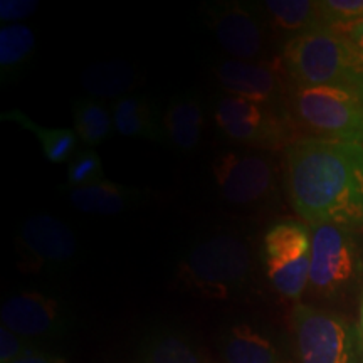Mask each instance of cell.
<instances>
[{
	"instance_id": "cell-1",
	"label": "cell",
	"mask_w": 363,
	"mask_h": 363,
	"mask_svg": "<svg viewBox=\"0 0 363 363\" xmlns=\"http://www.w3.org/2000/svg\"><path fill=\"white\" fill-rule=\"evenodd\" d=\"M283 182L310 225L363 229V143L298 136L284 150Z\"/></svg>"
},
{
	"instance_id": "cell-2",
	"label": "cell",
	"mask_w": 363,
	"mask_h": 363,
	"mask_svg": "<svg viewBox=\"0 0 363 363\" xmlns=\"http://www.w3.org/2000/svg\"><path fill=\"white\" fill-rule=\"evenodd\" d=\"M279 61L289 83L342 88L363 96V56L337 29L321 27L284 40Z\"/></svg>"
},
{
	"instance_id": "cell-3",
	"label": "cell",
	"mask_w": 363,
	"mask_h": 363,
	"mask_svg": "<svg viewBox=\"0 0 363 363\" xmlns=\"http://www.w3.org/2000/svg\"><path fill=\"white\" fill-rule=\"evenodd\" d=\"M252 267L251 244L242 235L220 230L189 249L179 264V278L195 293L227 299L246 288Z\"/></svg>"
},
{
	"instance_id": "cell-4",
	"label": "cell",
	"mask_w": 363,
	"mask_h": 363,
	"mask_svg": "<svg viewBox=\"0 0 363 363\" xmlns=\"http://www.w3.org/2000/svg\"><path fill=\"white\" fill-rule=\"evenodd\" d=\"M286 115L303 136L363 143V96L353 91L291 83Z\"/></svg>"
},
{
	"instance_id": "cell-5",
	"label": "cell",
	"mask_w": 363,
	"mask_h": 363,
	"mask_svg": "<svg viewBox=\"0 0 363 363\" xmlns=\"http://www.w3.org/2000/svg\"><path fill=\"white\" fill-rule=\"evenodd\" d=\"M220 197L239 208H262L278 199V170L272 157L257 150H229L212 162Z\"/></svg>"
},
{
	"instance_id": "cell-6",
	"label": "cell",
	"mask_w": 363,
	"mask_h": 363,
	"mask_svg": "<svg viewBox=\"0 0 363 363\" xmlns=\"http://www.w3.org/2000/svg\"><path fill=\"white\" fill-rule=\"evenodd\" d=\"M262 262L281 296L301 298L310 284L311 225L294 219L274 222L262 238Z\"/></svg>"
},
{
	"instance_id": "cell-7",
	"label": "cell",
	"mask_w": 363,
	"mask_h": 363,
	"mask_svg": "<svg viewBox=\"0 0 363 363\" xmlns=\"http://www.w3.org/2000/svg\"><path fill=\"white\" fill-rule=\"evenodd\" d=\"M293 328L299 363H358L362 333L343 316L296 305Z\"/></svg>"
},
{
	"instance_id": "cell-8",
	"label": "cell",
	"mask_w": 363,
	"mask_h": 363,
	"mask_svg": "<svg viewBox=\"0 0 363 363\" xmlns=\"http://www.w3.org/2000/svg\"><path fill=\"white\" fill-rule=\"evenodd\" d=\"M355 233L333 224L311 225V264L308 288L318 296L337 298L362 274Z\"/></svg>"
},
{
	"instance_id": "cell-9",
	"label": "cell",
	"mask_w": 363,
	"mask_h": 363,
	"mask_svg": "<svg viewBox=\"0 0 363 363\" xmlns=\"http://www.w3.org/2000/svg\"><path fill=\"white\" fill-rule=\"evenodd\" d=\"M214 120L225 138L257 152L286 150L298 138L291 121L283 113L229 94L217 101Z\"/></svg>"
},
{
	"instance_id": "cell-10",
	"label": "cell",
	"mask_w": 363,
	"mask_h": 363,
	"mask_svg": "<svg viewBox=\"0 0 363 363\" xmlns=\"http://www.w3.org/2000/svg\"><path fill=\"white\" fill-rule=\"evenodd\" d=\"M207 22L216 39L238 61L267 59V24L256 4L216 2L207 9Z\"/></svg>"
},
{
	"instance_id": "cell-11",
	"label": "cell",
	"mask_w": 363,
	"mask_h": 363,
	"mask_svg": "<svg viewBox=\"0 0 363 363\" xmlns=\"http://www.w3.org/2000/svg\"><path fill=\"white\" fill-rule=\"evenodd\" d=\"M19 266L27 272L61 271L78 252V239L65 222L48 214L29 217L16 240Z\"/></svg>"
},
{
	"instance_id": "cell-12",
	"label": "cell",
	"mask_w": 363,
	"mask_h": 363,
	"mask_svg": "<svg viewBox=\"0 0 363 363\" xmlns=\"http://www.w3.org/2000/svg\"><path fill=\"white\" fill-rule=\"evenodd\" d=\"M214 74L229 96L264 104L286 115V98L291 83L284 74L281 61L249 62L229 59L216 66Z\"/></svg>"
},
{
	"instance_id": "cell-13",
	"label": "cell",
	"mask_w": 363,
	"mask_h": 363,
	"mask_svg": "<svg viewBox=\"0 0 363 363\" xmlns=\"http://www.w3.org/2000/svg\"><path fill=\"white\" fill-rule=\"evenodd\" d=\"M2 326L22 338H56L65 333L67 315L59 299L39 291H19L2 303Z\"/></svg>"
},
{
	"instance_id": "cell-14",
	"label": "cell",
	"mask_w": 363,
	"mask_h": 363,
	"mask_svg": "<svg viewBox=\"0 0 363 363\" xmlns=\"http://www.w3.org/2000/svg\"><path fill=\"white\" fill-rule=\"evenodd\" d=\"M203 120V103L197 91L179 93L170 99L162 115V130L165 143L180 153H189L201 142Z\"/></svg>"
},
{
	"instance_id": "cell-15",
	"label": "cell",
	"mask_w": 363,
	"mask_h": 363,
	"mask_svg": "<svg viewBox=\"0 0 363 363\" xmlns=\"http://www.w3.org/2000/svg\"><path fill=\"white\" fill-rule=\"evenodd\" d=\"M269 27L286 35V40L325 26L318 2L313 0H264L256 4Z\"/></svg>"
},
{
	"instance_id": "cell-16",
	"label": "cell",
	"mask_w": 363,
	"mask_h": 363,
	"mask_svg": "<svg viewBox=\"0 0 363 363\" xmlns=\"http://www.w3.org/2000/svg\"><path fill=\"white\" fill-rule=\"evenodd\" d=\"M115 131L130 138H143L148 142L163 143L165 136L162 130V116L147 96L130 94L116 99L111 104Z\"/></svg>"
},
{
	"instance_id": "cell-17",
	"label": "cell",
	"mask_w": 363,
	"mask_h": 363,
	"mask_svg": "<svg viewBox=\"0 0 363 363\" xmlns=\"http://www.w3.org/2000/svg\"><path fill=\"white\" fill-rule=\"evenodd\" d=\"M69 202L78 211L93 216H115L125 212L142 199V192L133 187L101 180L88 187L69 189Z\"/></svg>"
},
{
	"instance_id": "cell-18",
	"label": "cell",
	"mask_w": 363,
	"mask_h": 363,
	"mask_svg": "<svg viewBox=\"0 0 363 363\" xmlns=\"http://www.w3.org/2000/svg\"><path fill=\"white\" fill-rule=\"evenodd\" d=\"M81 83L89 98L93 99H121L130 96L140 83V74L125 61H108L91 65L81 76Z\"/></svg>"
},
{
	"instance_id": "cell-19",
	"label": "cell",
	"mask_w": 363,
	"mask_h": 363,
	"mask_svg": "<svg viewBox=\"0 0 363 363\" xmlns=\"http://www.w3.org/2000/svg\"><path fill=\"white\" fill-rule=\"evenodd\" d=\"M220 355L225 363H281L274 345L249 325H235L225 331Z\"/></svg>"
},
{
	"instance_id": "cell-20",
	"label": "cell",
	"mask_w": 363,
	"mask_h": 363,
	"mask_svg": "<svg viewBox=\"0 0 363 363\" xmlns=\"http://www.w3.org/2000/svg\"><path fill=\"white\" fill-rule=\"evenodd\" d=\"M38 38L26 24H9L0 29V76L2 83H12L33 62Z\"/></svg>"
},
{
	"instance_id": "cell-21",
	"label": "cell",
	"mask_w": 363,
	"mask_h": 363,
	"mask_svg": "<svg viewBox=\"0 0 363 363\" xmlns=\"http://www.w3.org/2000/svg\"><path fill=\"white\" fill-rule=\"evenodd\" d=\"M0 118H2V121H12V123L19 125L21 128L30 131V133L38 136L45 160H49L51 163L67 162L76 155L79 138L74 133V130L44 128V126H40L30 120L24 111L19 110L6 111Z\"/></svg>"
},
{
	"instance_id": "cell-22",
	"label": "cell",
	"mask_w": 363,
	"mask_h": 363,
	"mask_svg": "<svg viewBox=\"0 0 363 363\" xmlns=\"http://www.w3.org/2000/svg\"><path fill=\"white\" fill-rule=\"evenodd\" d=\"M72 120L74 133L86 148L96 147L106 142L108 136L115 130L111 111L93 98H78L72 101Z\"/></svg>"
},
{
	"instance_id": "cell-23",
	"label": "cell",
	"mask_w": 363,
	"mask_h": 363,
	"mask_svg": "<svg viewBox=\"0 0 363 363\" xmlns=\"http://www.w3.org/2000/svg\"><path fill=\"white\" fill-rule=\"evenodd\" d=\"M135 363H203V360L185 338L162 333L145 342Z\"/></svg>"
},
{
	"instance_id": "cell-24",
	"label": "cell",
	"mask_w": 363,
	"mask_h": 363,
	"mask_svg": "<svg viewBox=\"0 0 363 363\" xmlns=\"http://www.w3.org/2000/svg\"><path fill=\"white\" fill-rule=\"evenodd\" d=\"M104 179L101 158L93 148H84L76 152V155L67 165V187L79 189L98 184Z\"/></svg>"
},
{
	"instance_id": "cell-25",
	"label": "cell",
	"mask_w": 363,
	"mask_h": 363,
	"mask_svg": "<svg viewBox=\"0 0 363 363\" xmlns=\"http://www.w3.org/2000/svg\"><path fill=\"white\" fill-rule=\"evenodd\" d=\"M321 19L331 29L345 27L363 21V0H318Z\"/></svg>"
},
{
	"instance_id": "cell-26",
	"label": "cell",
	"mask_w": 363,
	"mask_h": 363,
	"mask_svg": "<svg viewBox=\"0 0 363 363\" xmlns=\"http://www.w3.org/2000/svg\"><path fill=\"white\" fill-rule=\"evenodd\" d=\"M33 347H35L33 342L13 333L12 330L6 328V326L0 328V363H12Z\"/></svg>"
},
{
	"instance_id": "cell-27",
	"label": "cell",
	"mask_w": 363,
	"mask_h": 363,
	"mask_svg": "<svg viewBox=\"0 0 363 363\" xmlns=\"http://www.w3.org/2000/svg\"><path fill=\"white\" fill-rule=\"evenodd\" d=\"M39 2L34 0H2L0 2V21L4 24H21L38 11Z\"/></svg>"
},
{
	"instance_id": "cell-28",
	"label": "cell",
	"mask_w": 363,
	"mask_h": 363,
	"mask_svg": "<svg viewBox=\"0 0 363 363\" xmlns=\"http://www.w3.org/2000/svg\"><path fill=\"white\" fill-rule=\"evenodd\" d=\"M12 363H66V360L56 355V353L43 350L39 347H33L26 353H22L19 358H16Z\"/></svg>"
},
{
	"instance_id": "cell-29",
	"label": "cell",
	"mask_w": 363,
	"mask_h": 363,
	"mask_svg": "<svg viewBox=\"0 0 363 363\" xmlns=\"http://www.w3.org/2000/svg\"><path fill=\"white\" fill-rule=\"evenodd\" d=\"M340 33L345 34V38L350 40V43L355 45L357 51L363 56V21L345 27V29H340Z\"/></svg>"
},
{
	"instance_id": "cell-30",
	"label": "cell",
	"mask_w": 363,
	"mask_h": 363,
	"mask_svg": "<svg viewBox=\"0 0 363 363\" xmlns=\"http://www.w3.org/2000/svg\"><path fill=\"white\" fill-rule=\"evenodd\" d=\"M360 333L363 335V298H362V308H360Z\"/></svg>"
}]
</instances>
